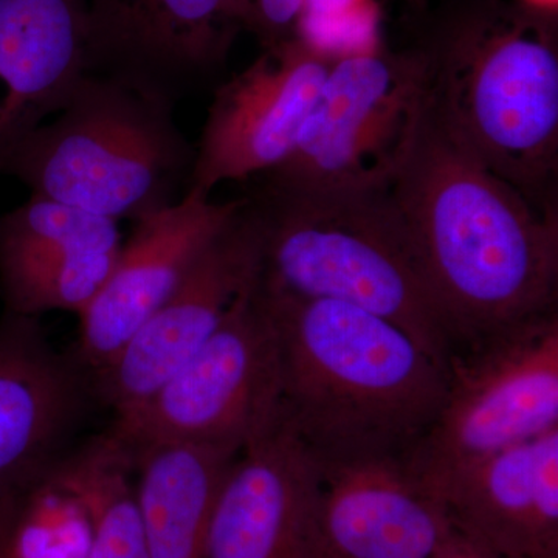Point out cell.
<instances>
[{
  "label": "cell",
  "instance_id": "obj_1",
  "mask_svg": "<svg viewBox=\"0 0 558 558\" xmlns=\"http://www.w3.org/2000/svg\"><path fill=\"white\" fill-rule=\"evenodd\" d=\"M388 190L451 355L557 312L558 213L459 149L427 105Z\"/></svg>",
  "mask_w": 558,
  "mask_h": 558
},
{
  "label": "cell",
  "instance_id": "obj_2",
  "mask_svg": "<svg viewBox=\"0 0 558 558\" xmlns=\"http://www.w3.org/2000/svg\"><path fill=\"white\" fill-rule=\"evenodd\" d=\"M414 46L444 134L543 213L557 211V11L444 0Z\"/></svg>",
  "mask_w": 558,
  "mask_h": 558
},
{
  "label": "cell",
  "instance_id": "obj_3",
  "mask_svg": "<svg viewBox=\"0 0 558 558\" xmlns=\"http://www.w3.org/2000/svg\"><path fill=\"white\" fill-rule=\"evenodd\" d=\"M281 416L322 462L407 459L446 398L447 369L388 319L329 300L269 299Z\"/></svg>",
  "mask_w": 558,
  "mask_h": 558
},
{
  "label": "cell",
  "instance_id": "obj_4",
  "mask_svg": "<svg viewBox=\"0 0 558 558\" xmlns=\"http://www.w3.org/2000/svg\"><path fill=\"white\" fill-rule=\"evenodd\" d=\"M258 236V290L329 300L388 319L440 365L451 343L388 189H289L244 197Z\"/></svg>",
  "mask_w": 558,
  "mask_h": 558
},
{
  "label": "cell",
  "instance_id": "obj_5",
  "mask_svg": "<svg viewBox=\"0 0 558 558\" xmlns=\"http://www.w3.org/2000/svg\"><path fill=\"white\" fill-rule=\"evenodd\" d=\"M193 161L172 102L87 73L54 119L14 149L2 174L20 179L32 196L119 222L175 202Z\"/></svg>",
  "mask_w": 558,
  "mask_h": 558
},
{
  "label": "cell",
  "instance_id": "obj_6",
  "mask_svg": "<svg viewBox=\"0 0 558 558\" xmlns=\"http://www.w3.org/2000/svg\"><path fill=\"white\" fill-rule=\"evenodd\" d=\"M425 105L416 46L337 54L295 148L266 182L289 189H388Z\"/></svg>",
  "mask_w": 558,
  "mask_h": 558
},
{
  "label": "cell",
  "instance_id": "obj_7",
  "mask_svg": "<svg viewBox=\"0 0 558 558\" xmlns=\"http://www.w3.org/2000/svg\"><path fill=\"white\" fill-rule=\"evenodd\" d=\"M279 410L277 337L256 282L193 359L116 414L109 433L132 458L167 444L241 450Z\"/></svg>",
  "mask_w": 558,
  "mask_h": 558
},
{
  "label": "cell",
  "instance_id": "obj_8",
  "mask_svg": "<svg viewBox=\"0 0 558 558\" xmlns=\"http://www.w3.org/2000/svg\"><path fill=\"white\" fill-rule=\"evenodd\" d=\"M558 428V312L454 352L446 398L405 459L414 472L449 468Z\"/></svg>",
  "mask_w": 558,
  "mask_h": 558
},
{
  "label": "cell",
  "instance_id": "obj_9",
  "mask_svg": "<svg viewBox=\"0 0 558 558\" xmlns=\"http://www.w3.org/2000/svg\"><path fill=\"white\" fill-rule=\"evenodd\" d=\"M336 57L300 36L263 50L219 86L186 191L209 197L220 183L267 174L288 160Z\"/></svg>",
  "mask_w": 558,
  "mask_h": 558
},
{
  "label": "cell",
  "instance_id": "obj_10",
  "mask_svg": "<svg viewBox=\"0 0 558 558\" xmlns=\"http://www.w3.org/2000/svg\"><path fill=\"white\" fill-rule=\"evenodd\" d=\"M258 270V236L242 197L170 299L95 373L102 400L119 414L148 399L215 336Z\"/></svg>",
  "mask_w": 558,
  "mask_h": 558
},
{
  "label": "cell",
  "instance_id": "obj_11",
  "mask_svg": "<svg viewBox=\"0 0 558 558\" xmlns=\"http://www.w3.org/2000/svg\"><path fill=\"white\" fill-rule=\"evenodd\" d=\"M230 0H89L87 68L175 102L226 65Z\"/></svg>",
  "mask_w": 558,
  "mask_h": 558
},
{
  "label": "cell",
  "instance_id": "obj_12",
  "mask_svg": "<svg viewBox=\"0 0 558 558\" xmlns=\"http://www.w3.org/2000/svg\"><path fill=\"white\" fill-rule=\"evenodd\" d=\"M318 478L317 458L279 410L223 473L204 558H312Z\"/></svg>",
  "mask_w": 558,
  "mask_h": 558
},
{
  "label": "cell",
  "instance_id": "obj_13",
  "mask_svg": "<svg viewBox=\"0 0 558 558\" xmlns=\"http://www.w3.org/2000/svg\"><path fill=\"white\" fill-rule=\"evenodd\" d=\"M414 473L469 545L499 558H558V428L487 457Z\"/></svg>",
  "mask_w": 558,
  "mask_h": 558
},
{
  "label": "cell",
  "instance_id": "obj_14",
  "mask_svg": "<svg viewBox=\"0 0 558 558\" xmlns=\"http://www.w3.org/2000/svg\"><path fill=\"white\" fill-rule=\"evenodd\" d=\"M318 464L312 558H438L458 538L405 459Z\"/></svg>",
  "mask_w": 558,
  "mask_h": 558
},
{
  "label": "cell",
  "instance_id": "obj_15",
  "mask_svg": "<svg viewBox=\"0 0 558 558\" xmlns=\"http://www.w3.org/2000/svg\"><path fill=\"white\" fill-rule=\"evenodd\" d=\"M242 199L213 202L196 191L134 220L130 241L98 295L80 315V359L97 373L165 303Z\"/></svg>",
  "mask_w": 558,
  "mask_h": 558
},
{
  "label": "cell",
  "instance_id": "obj_16",
  "mask_svg": "<svg viewBox=\"0 0 558 558\" xmlns=\"http://www.w3.org/2000/svg\"><path fill=\"white\" fill-rule=\"evenodd\" d=\"M83 387L36 318L0 322V512L43 483L78 421Z\"/></svg>",
  "mask_w": 558,
  "mask_h": 558
},
{
  "label": "cell",
  "instance_id": "obj_17",
  "mask_svg": "<svg viewBox=\"0 0 558 558\" xmlns=\"http://www.w3.org/2000/svg\"><path fill=\"white\" fill-rule=\"evenodd\" d=\"M87 2L0 0V174L89 73Z\"/></svg>",
  "mask_w": 558,
  "mask_h": 558
},
{
  "label": "cell",
  "instance_id": "obj_18",
  "mask_svg": "<svg viewBox=\"0 0 558 558\" xmlns=\"http://www.w3.org/2000/svg\"><path fill=\"white\" fill-rule=\"evenodd\" d=\"M240 450L167 444L135 457L149 558H204L213 499Z\"/></svg>",
  "mask_w": 558,
  "mask_h": 558
},
{
  "label": "cell",
  "instance_id": "obj_19",
  "mask_svg": "<svg viewBox=\"0 0 558 558\" xmlns=\"http://www.w3.org/2000/svg\"><path fill=\"white\" fill-rule=\"evenodd\" d=\"M134 458L110 433L58 462L47 478L78 499L90 526L87 558H149L132 484Z\"/></svg>",
  "mask_w": 558,
  "mask_h": 558
},
{
  "label": "cell",
  "instance_id": "obj_20",
  "mask_svg": "<svg viewBox=\"0 0 558 558\" xmlns=\"http://www.w3.org/2000/svg\"><path fill=\"white\" fill-rule=\"evenodd\" d=\"M120 247L119 222L61 202L32 196L0 216V270L65 253Z\"/></svg>",
  "mask_w": 558,
  "mask_h": 558
},
{
  "label": "cell",
  "instance_id": "obj_21",
  "mask_svg": "<svg viewBox=\"0 0 558 558\" xmlns=\"http://www.w3.org/2000/svg\"><path fill=\"white\" fill-rule=\"evenodd\" d=\"M119 250L65 253L0 270L7 312L32 318L50 311L83 314L108 281Z\"/></svg>",
  "mask_w": 558,
  "mask_h": 558
},
{
  "label": "cell",
  "instance_id": "obj_22",
  "mask_svg": "<svg viewBox=\"0 0 558 558\" xmlns=\"http://www.w3.org/2000/svg\"><path fill=\"white\" fill-rule=\"evenodd\" d=\"M307 0H230L240 31L252 33L263 50L300 38Z\"/></svg>",
  "mask_w": 558,
  "mask_h": 558
},
{
  "label": "cell",
  "instance_id": "obj_23",
  "mask_svg": "<svg viewBox=\"0 0 558 558\" xmlns=\"http://www.w3.org/2000/svg\"><path fill=\"white\" fill-rule=\"evenodd\" d=\"M438 558H499L492 556V554L484 553L475 546L469 545L464 539L457 538L453 543L444 550Z\"/></svg>",
  "mask_w": 558,
  "mask_h": 558
},
{
  "label": "cell",
  "instance_id": "obj_24",
  "mask_svg": "<svg viewBox=\"0 0 558 558\" xmlns=\"http://www.w3.org/2000/svg\"><path fill=\"white\" fill-rule=\"evenodd\" d=\"M402 2L409 3L411 9L421 11V13H424L425 9H427V0H402Z\"/></svg>",
  "mask_w": 558,
  "mask_h": 558
}]
</instances>
